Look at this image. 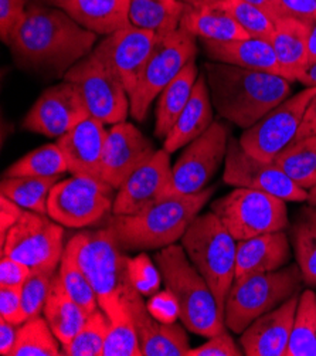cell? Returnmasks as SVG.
Instances as JSON below:
<instances>
[{"mask_svg": "<svg viewBox=\"0 0 316 356\" xmlns=\"http://www.w3.org/2000/svg\"><path fill=\"white\" fill-rule=\"evenodd\" d=\"M97 38L63 9L38 2L28 3L9 47L23 65L67 73L92 53Z\"/></svg>", "mask_w": 316, "mask_h": 356, "instance_id": "cell-1", "label": "cell"}, {"mask_svg": "<svg viewBox=\"0 0 316 356\" xmlns=\"http://www.w3.org/2000/svg\"><path fill=\"white\" fill-rule=\"evenodd\" d=\"M204 76L219 115L249 129L291 94V81L267 71L210 61Z\"/></svg>", "mask_w": 316, "mask_h": 356, "instance_id": "cell-2", "label": "cell"}, {"mask_svg": "<svg viewBox=\"0 0 316 356\" xmlns=\"http://www.w3.org/2000/svg\"><path fill=\"white\" fill-rule=\"evenodd\" d=\"M213 193L208 186L196 195L166 196L133 215H113L107 226L124 252L160 250L182 240Z\"/></svg>", "mask_w": 316, "mask_h": 356, "instance_id": "cell-3", "label": "cell"}, {"mask_svg": "<svg viewBox=\"0 0 316 356\" xmlns=\"http://www.w3.org/2000/svg\"><path fill=\"white\" fill-rule=\"evenodd\" d=\"M166 289L176 300L183 327L199 337H215L226 331L224 315L207 281L189 260L183 245L163 247L155 256Z\"/></svg>", "mask_w": 316, "mask_h": 356, "instance_id": "cell-4", "label": "cell"}, {"mask_svg": "<svg viewBox=\"0 0 316 356\" xmlns=\"http://www.w3.org/2000/svg\"><path fill=\"white\" fill-rule=\"evenodd\" d=\"M303 278L298 264L269 273L235 278L224 304V324L234 334H242L261 315L299 296Z\"/></svg>", "mask_w": 316, "mask_h": 356, "instance_id": "cell-5", "label": "cell"}, {"mask_svg": "<svg viewBox=\"0 0 316 356\" xmlns=\"http://www.w3.org/2000/svg\"><path fill=\"white\" fill-rule=\"evenodd\" d=\"M182 245L213 291L220 311L235 278L237 244L216 213L199 215L182 237Z\"/></svg>", "mask_w": 316, "mask_h": 356, "instance_id": "cell-6", "label": "cell"}, {"mask_svg": "<svg viewBox=\"0 0 316 356\" xmlns=\"http://www.w3.org/2000/svg\"><path fill=\"white\" fill-rule=\"evenodd\" d=\"M74 257L95 291L102 311L111 308L132 286L128 277V260L115 233L108 226L81 232L68 240Z\"/></svg>", "mask_w": 316, "mask_h": 356, "instance_id": "cell-7", "label": "cell"}, {"mask_svg": "<svg viewBox=\"0 0 316 356\" xmlns=\"http://www.w3.org/2000/svg\"><path fill=\"white\" fill-rule=\"evenodd\" d=\"M196 38L183 29L158 38L142 73L129 95L131 115L142 122L156 97L174 80L188 63L196 58Z\"/></svg>", "mask_w": 316, "mask_h": 356, "instance_id": "cell-8", "label": "cell"}, {"mask_svg": "<svg viewBox=\"0 0 316 356\" xmlns=\"http://www.w3.org/2000/svg\"><path fill=\"white\" fill-rule=\"evenodd\" d=\"M212 211L235 241L285 230L290 225L285 200L249 188H235L227 196L215 200Z\"/></svg>", "mask_w": 316, "mask_h": 356, "instance_id": "cell-9", "label": "cell"}, {"mask_svg": "<svg viewBox=\"0 0 316 356\" xmlns=\"http://www.w3.org/2000/svg\"><path fill=\"white\" fill-rule=\"evenodd\" d=\"M114 188L88 176L56 184L47 202V215L64 227L83 229L101 220L114 206Z\"/></svg>", "mask_w": 316, "mask_h": 356, "instance_id": "cell-10", "label": "cell"}, {"mask_svg": "<svg viewBox=\"0 0 316 356\" xmlns=\"http://www.w3.org/2000/svg\"><path fill=\"white\" fill-rule=\"evenodd\" d=\"M64 80L76 86L90 117L103 125L124 122L131 113L126 88L92 53L69 68Z\"/></svg>", "mask_w": 316, "mask_h": 356, "instance_id": "cell-11", "label": "cell"}, {"mask_svg": "<svg viewBox=\"0 0 316 356\" xmlns=\"http://www.w3.org/2000/svg\"><path fill=\"white\" fill-rule=\"evenodd\" d=\"M228 140V128L215 121L203 135L190 142L172 168V179L163 197L204 191L226 161Z\"/></svg>", "mask_w": 316, "mask_h": 356, "instance_id": "cell-12", "label": "cell"}, {"mask_svg": "<svg viewBox=\"0 0 316 356\" xmlns=\"http://www.w3.org/2000/svg\"><path fill=\"white\" fill-rule=\"evenodd\" d=\"M315 95L316 87H306L276 105L251 128L244 129L238 140L245 152L260 161L272 162L281 151L294 142L308 105Z\"/></svg>", "mask_w": 316, "mask_h": 356, "instance_id": "cell-13", "label": "cell"}, {"mask_svg": "<svg viewBox=\"0 0 316 356\" xmlns=\"http://www.w3.org/2000/svg\"><path fill=\"white\" fill-rule=\"evenodd\" d=\"M63 227L49 215L24 210L0 244L2 256H9L31 268H57L65 248Z\"/></svg>", "mask_w": 316, "mask_h": 356, "instance_id": "cell-14", "label": "cell"}, {"mask_svg": "<svg viewBox=\"0 0 316 356\" xmlns=\"http://www.w3.org/2000/svg\"><path fill=\"white\" fill-rule=\"evenodd\" d=\"M223 181L234 188L261 191L285 202L308 200V191L299 188L274 162L260 161L245 152L235 138L228 140Z\"/></svg>", "mask_w": 316, "mask_h": 356, "instance_id": "cell-15", "label": "cell"}, {"mask_svg": "<svg viewBox=\"0 0 316 356\" xmlns=\"http://www.w3.org/2000/svg\"><path fill=\"white\" fill-rule=\"evenodd\" d=\"M156 40L155 33L129 24L105 35L92 54L124 84L131 95Z\"/></svg>", "mask_w": 316, "mask_h": 356, "instance_id": "cell-16", "label": "cell"}, {"mask_svg": "<svg viewBox=\"0 0 316 356\" xmlns=\"http://www.w3.org/2000/svg\"><path fill=\"white\" fill-rule=\"evenodd\" d=\"M88 117V110L78 90L64 80L47 88L33 104L23 120V128L58 139Z\"/></svg>", "mask_w": 316, "mask_h": 356, "instance_id": "cell-17", "label": "cell"}, {"mask_svg": "<svg viewBox=\"0 0 316 356\" xmlns=\"http://www.w3.org/2000/svg\"><path fill=\"white\" fill-rule=\"evenodd\" d=\"M156 149L133 124H115L107 134L102 155V181L118 191L139 166L155 155Z\"/></svg>", "mask_w": 316, "mask_h": 356, "instance_id": "cell-18", "label": "cell"}, {"mask_svg": "<svg viewBox=\"0 0 316 356\" xmlns=\"http://www.w3.org/2000/svg\"><path fill=\"white\" fill-rule=\"evenodd\" d=\"M133 286L122 294L136 327L142 356H186L190 343L185 328L155 318Z\"/></svg>", "mask_w": 316, "mask_h": 356, "instance_id": "cell-19", "label": "cell"}, {"mask_svg": "<svg viewBox=\"0 0 316 356\" xmlns=\"http://www.w3.org/2000/svg\"><path fill=\"white\" fill-rule=\"evenodd\" d=\"M170 154L159 149L118 189L113 215H133L163 197L172 179Z\"/></svg>", "mask_w": 316, "mask_h": 356, "instance_id": "cell-20", "label": "cell"}, {"mask_svg": "<svg viewBox=\"0 0 316 356\" xmlns=\"http://www.w3.org/2000/svg\"><path fill=\"white\" fill-rule=\"evenodd\" d=\"M299 296L291 297L275 309L253 321L240 337L247 356H285L292 332Z\"/></svg>", "mask_w": 316, "mask_h": 356, "instance_id": "cell-21", "label": "cell"}, {"mask_svg": "<svg viewBox=\"0 0 316 356\" xmlns=\"http://www.w3.org/2000/svg\"><path fill=\"white\" fill-rule=\"evenodd\" d=\"M107 134L102 122L88 117L57 139L69 173L102 181V155Z\"/></svg>", "mask_w": 316, "mask_h": 356, "instance_id": "cell-22", "label": "cell"}, {"mask_svg": "<svg viewBox=\"0 0 316 356\" xmlns=\"http://www.w3.org/2000/svg\"><path fill=\"white\" fill-rule=\"evenodd\" d=\"M312 23L291 15L275 19L269 43L276 56L281 74L298 81L309 65V33Z\"/></svg>", "mask_w": 316, "mask_h": 356, "instance_id": "cell-23", "label": "cell"}, {"mask_svg": "<svg viewBox=\"0 0 316 356\" xmlns=\"http://www.w3.org/2000/svg\"><path fill=\"white\" fill-rule=\"evenodd\" d=\"M291 260L290 238L284 230L237 241L235 278L276 271ZM234 278V280H235Z\"/></svg>", "mask_w": 316, "mask_h": 356, "instance_id": "cell-24", "label": "cell"}, {"mask_svg": "<svg viewBox=\"0 0 316 356\" xmlns=\"http://www.w3.org/2000/svg\"><path fill=\"white\" fill-rule=\"evenodd\" d=\"M213 102L204 73H201L194 84L192 97L185 110L174 122L173 128L163 139V149L167 154L176 152L190 142L203 135L213 124Z\"/></svg>", "mask_w": 316, "mask_h": 356, "instance_id": "cell-25", "label": "cell"}, {"mask_svg": "<svg viewBox=\"0 0 316 356\" xmlns=\"http://www.w3.org/2000/svg\"><path fill=\"white\" fill-rule=\"evenodd\" d=\"M201 46L210 61L283 76L274 49L267 40L254 38L226 42L201 40Z\"/></svg>", "mask_w": 316, "mask_h": 356, "instance_id": "cell-26", "label": "cell"}, {"mask_svg": "<svg viewBox=\"0 0 316 356\" xmlns=\"http://www.w3.org/2000/svg\"><path fill=\"white\" fill-rule=\"evenodd\" d=\"M131 0H60L56 8L63 9L84 29L110 35L129 26Z\"/></svg>", "mask_w": 316, "mask_h": 356, "instance_id": "cell-27", "label": "cell"}, {"mask_svg": "<svg viewBox=\"0 0 316 356\" xmlns=\"http://www.w3.org/2000/svg\"><path fill=\"white\" fill-rule=\"evenodd\" d=\"M181 29L201 40L226 42L250 38L249 33H245L241 26L227 12L220 9L213 0L186 3Z\"/></svg>", "mask_w": 316, "mask_h": 356, "instance_id": "cell-28", "label": "cell"}, {"mask_svg": "<svg viewBox=\"0 0 316 356\" xmlns=\"http://www.w3.org/2000/svg\"><path fill=\"white\" fill-rule=\"evenodd\" d=\"M43 315L51 331L61 342V346L74 339L88 318V314L84 311V308L77 301H74L64 289L58 273H56L51 281Z\"/></svg>", "mask_w": 316, "mask_h": 356, "instance_id": "cell-29", "label": "cell"}, {"mask_svg": "<svg viewBox=\"0 0 316 356\" xmlns=\"http://www.w3.org/2000/svg\"><path fill=\"white\" fill-rule=\"evenodd\" d=\"M199 79V70L196 60H192L185 65V68L159 95L158 108H156V122H155V135L160 139H165L174 122L178 121L179 115L185 110L189 102L194 84Z\"/></svg>", "mask_w": 316, "mask_h": 356, "instance_id": "cell-30", "label": "cell"}, {"mask_svg": "<svg viewBox=\"0 0 316 356\" xmlns=\"http://www.w3.org/2000/svg\"><path fill=\"white\" fill-rule=\"evenodd\" d=\"M185 9L182 0H131L129 23L160 38L181 27Z\"/></svg>", "mask_w": 316, "mask_h": 356, "instance_id": "cell-31", "label": "cell"}, {"mask_svg": "<svg viewBox=\"0 0 316 356\" xmlns=\"http://www.w3.org/2000/svg\"><path fill=\"white\" fill-rule=\"evenodd\" d=\"M290 238L303 284L316 287V209L313 206L308 204L299 210L291 226Z\"/></svg>", "mask_w": 316, "mask_h": 356, "instance_id": "cell-32", "label": "cell"}, {"mask_svg": "<svg viewBox=\"0 0 316 356\" xmlns=\"http://www.w3.org/2000/svg\"><path fill=\"white\" fill-rule=\"evenodd\" d=\"M272 162L299 188L309 191L316 185V136L291 142Z\"/></svg>", "mask_w": 316, "mask_h": 356, "instance_id": "cell-33", "label": "cell"}, {"mask_svg": "<svg viewBox=\"0 0 316 356\" xmlns=\"http://www.w3.org/2000/svg\"><path fill=\"white\" fill-rule=\"evenodd\" d=\"M110 319L103 356H142L132 314L124 298L103 311Z\"/></svg>", "mask_w": 316, "mask_h": 356, "instance_id": "cell-34", "label": "cell"}, {"mask_svg": "<svg viewBox=\"0 0 316 356\" xmlns=\"http://www.w3.org/2000/svg\"><path fill=\"white\" fill-rule=\"evenodd\" d=\"M58 177L60 176L5 177L0 185V192H2V196L10 199L24 210L47 215L49 196Z\"/></svg>", "mask_w": 316, "mask_h": 356, "instance_id": "cell-35", "label": "cell"}, {"mask_svg": "<svg viewBox=\"0 0 316 356\" xmlns=\"http://www.w3.org/2000/svg\"><path fill=\"white\" fill-rule=\"evenodd\" d=\"M285 356H316V294H299L297 314Z\"/></svg>", "mask_w": 316, "mask_h": 356, "instance_id": "cell-36", "label": "cell"}, {"mask_svg": "<svg viewBox=\"0 0 316 356\" xmlns=\"http://www.w3.org/2000/svg\"><path fill=\"white\" fill-rule=\"evenodd\" d=\"M61 342L46 318H31L17 328L16 343L10 356H60Z\"/></svg>", "mask_w": 316, "mask_h": 356, "instance_id": "cell-37", "label": "cell"}, {"mask_svg": "<svg viewBox=\"0 0 316 356\" xmlns=\"http://www.w3.org/2000/svg\"><path fill=\"white\" fill-rule=\"evenodd\" d=\"M68 172L65 158L56 144L43 145L17 159L12 166L6 169V177L19 176H36V177H51L61 176Z\"/></svg>", "mask_w": 316, "mask_h": 356, "instance_id": "cell-38", "label": "cell"}, {"mask_svg": "<svg viewBox=\"0 0 316 356\" xmlns=\"http://www.w3.org/2000/svg\"><path fill=\"white\" fill-rule=\"evenodd\" d=\"M110 319L101 308L88 315L81 331L74 339L61 348L65 356H103Z\"/></svg>", "mask_w": 316, "mask_h": 356, "instance_id": "cell-39", "label": "cell"}, {"mask_svg": "<svg viewBox=\"0 0 316 356\" xmlns=\"http://www.w3.org/2000/svg\"><path fill=\"white\" fill-rule=\"evenodd\" d=\"M58 275L67 293L84 308L88 315L99 308L91 282L78 266L73 250L67 244L58 266Z\"/></svg>", "mask_w": 316, "mask_h": 356, "instance_id": "cell-40", "label": "cell"}, {"mask_svg": "<svg viewBox=\"0 0 316 356\" xmlns=\"http://www.w3.org/2000/svg\"><path fill=\"white\" fill-rule=\"evenodd\" d=\"M213 2L227 12L245 33H249L250 38L269 42L275 29V20L265 10L245 0H213Z\"/></svg>", "mask_w": 316, "mask_h": 356, "instance_id": "cell-41", "label": "cell"}, {"mask_svg": "<svg viewBox=\"0 0 316 356\" xmlns=\"http://www.w3.org/2000/svg\"><path fill=\"white\" fill-rule=\"evenodd\" d=\"M56 270V267L31 268L30 275L22 287V304L26 321L40 316L43 312Z\"/></svg>", "mask_w": 316, "mask_h": 356, "instance_id": "cell-42", "label": "cell"}, {"mask_svg": "<svg viewBox=\"0 0 316 356\" xmlns=\"http://www.w3.org/2000/svg\"><path fill=\"white\" fill-rule=\"evenodd\" d=\"M128 277L140 296L153 297L159 291L162 282L160 270L155 267L145 253L128 260Z\"/></svg>", "mask_w": 316, "mask_h": 356, "instance_id": "cell-43", "label": "cell"}, {"mask_svg": "<svg viewBox=\"0 0 316 356\" xmlns=\"http://www.w3.org/2000/svg\"><path fill=\"white\" fill-rule=\"evenodd\" d=\"M28 6V0H0V39L10 44L22 26Z\"/></svg>", "mask_w": 316, "mask_h": 356, "instance_id": "cell-44", "label": "cell"}, {"mask_svg": "<svg viewBox=\"0 0 316 356\" xmlns=\"http://www.w3.org/2000/svg\"><path fill=\"white\" fill-rule=\"evenodd\" d=\"M242 348L237 345L233 337L223 331L215 337H210L207 342L197 348H190L186 356H241Z\"/></svg>", "mask_w": 316, "mask_h": 356, "instance_id": "cell-45", "label": "cell"}, {"mask_svg": "<svg viewBox=\"0 0 316 356\" xmlns=\"http://www.w3.org/2000/svg\"><path fill=\"white\" fill-rule=\"evenodd\" d=\"M0 318L17 327L26 323L22 304V289L0 287Z\"/></svg>", "mask_w": 316, "mask_h": 356, "instance_id": "cell-46", "label": "cell"}, {"mask_svg": "<svg viewBox=\"0 0 316 356\" xmlns=\"http://www.w3.org/2000/svg\"><path fill=\"white\" fill-rule=\"evenodd\" d=\"M30 273L31 267L27 264L9 256H2V260H0V287L22 289Z\"/></svg>", "mask_w": 316, "mask_h": 356, "instance_id": "cell-47", "label": "cell"}, {"mask_svg": "<svg viewBox=\"0 0 316 356\" xmlns=\"http://www.w3.org/2000/svg\"><path fill=\"white\" fill-rule=\"evenodd\" d=\"M24 209L16 204L15 202H12L10 199L5 196L0 197V232H2V236H0L2 240H0V244L5 241L8 232L16 225Z\"/></svg>", "mask_w": 316, "mask_h": 356, "instance_id": "cell-48", "label": "cell"}, {"mask_svg": "<svg viewBox=\"0 0 316 356\" xmlns=\"http://www.w3.org/2000/svg\"><path fill=\"white\" fill-rule=\"evenodd\" d=\"M287 15L306 20L316 22V0H281Z\"/></svg>", "mask_w": 316, "mask_h": 356, "instance_id": "cell-49", "label": "cell"}, {"mask_svg": "<svg viewBox=\"0 0 316 356\" xmlns=\"http://www.w3.org/2000/svg\"><path fill=\"white\" fill-rule=\"evenodd\" d=\"M174 301V297L172 296V293L167 290L165 294H160V296H153V298L151 300L148 308L151 311V314L160 319V321L163 323H173V318L176 316L173 312L170 314V308H169V304H172Z\"/></svg>", "mask_w": 316, "mask_h": 356, "instance_id": "cell-50", "label": "cell"}, {"mask_svg": "<svg viewBox=\"0 0 316 356\" xmlns=\"http://www.w3.org/2000/svg\"><path fill=\"white\" fill-rule=\"evenodd\" d=\"M17 325L8 323L6 319L0 318V355L10 356L16 343Z\"/></svg>", "mask_w": 316, "mask_h": 356, "instance_id": "cell-51", "label": "cell"}, {"mask_svg": "<svg viewBox=\"0 0 316 356\" xmlns=\"http://www.w3.org/2000/svg\"><path fill=\"white\" fill-rule=\"evenodd\" d=\"M309 136H316V95L312 98V101L308 105L303 120L301 122V127L294 140H299Z\"/></svg>", "mask_w": 316, "mask_h": 356, "instance_id": "cell-52", "label": "cell"}, {"mask_svg": "<svg viewBox=\"0 0 316 356\" xmlns=\"http://www.w3.org/2000/svg\"><path fill=\"white\" fill-rule=\"evenodd\" d=\"M245 2H250V3L261 8L274 20L281 17V16H285L287 15V12H285V9L283 6V2H281V0H245Z\"/></svg>", "mask_w": 316, "mask_h": 356, "instance_id": "cell-53", "label": "cell"}, {"mask_svg": "<svg viewBox=\"0 0 316 356\" xmlns=\"http://www.w3.org/2000/svg\"><path fill=\"white\" fill-rule=\"evenodd\" d=\"M298 81L305 87H316V61L308 65V68L303 71Z\"/></svg>", "mask_w": 316, "mask_h": 356, "instance_id": "cell-54", "label": "cell"}, {"mask_svg": "<svg viewBox=\"0 0 316 356\" xmlns=\"http://www.w3.org/2000/svg\"><path fill=\"white\" fill-rule=\"evenodd\" d=\"M316 61V22L312 23L309 33V64Z\"/></svg>", "mask_w": 316, "mask_h": 356, "instance_id": "cell-55", "label": "cell"}, {"mask_svg": "<svg viewBox=\"0 0 316 356\" xmlns=\"http://www.w3.org/2000/svg\"><path fill=\"white\" fill-rule=\"evenodd\" d=\"M308 204L313 206L316 209V185L308 191Z\"/></svg>", "mask_w": 316, "mask_h": 356, "instance_id": "cell-56", "label": "cell"}, {"mask_svg": "<svg viewBox=\"0 0 316 356\" xmlns=\"http://www.w3.org/2000/svg\"><path fill=\"white\" fill-rule=\"evenodd\" d=\"M36 2L43 3V5H49V6H57L60 0H36Z\"/></svg>", "mask_w": 316, "mask_h": 356, "instance_id": "cell-57", "label": "cell"}, {"mask_svg": "<svg viewBox=\"0 0 316 356\" xmlns=\"http://www.w3.org/2000/svg\"><path fill=\"white\" fill-rule=\"evenodd\" d=\"M185 3H196V2H203V0H182Z\"/></svg>", "mask_w": 316, "mask_h": 356, "instance_id": "cell-58", "label": "cell"}]
</instances>
